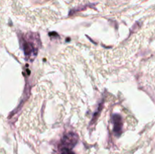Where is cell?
Segmentation results:
<instances>
[{
	"label": "cell",
	"instance_id": "cell-1",
	"mask_svg": "<svg viewBox=\"0 0 155 154\" xmlns=\"http://www.w3.org/2000/svg\"><path fill=\"white\" fill-rule=\"evenodd\" d=\"M20 44L24 51L26 60L33 61L38 54L40 39L38 33H28L20 38Z\"/></svg>",
	"mask_w": 155,
	"mask_h": 154
},
{
	"label": "cell",
	"instance_id": "cell-4",
	"mask_svg": "<svg viewBox=\"0 0 155 154\" xmlns=\"http://www.w3.org/2000/svg\"><path fill=\"white\" fill-rule=\"evenodd\" d=\"M61 154H75L72 152V150L68 148L61 147Z\"/></svg>",
	"mask_w": 155,
	"mask_h": 154
},
{
	"label": "cell",
	"instance_id": "cell-3",
	"mask_svg": "<svg viewBox=\"0 0 155 154\" xmlns=\"http://www.w3.org/2000/svg\"><path fill=\"white\" fill-rule=\"evenodd\" d=\"M112 119H113L114 122V133L117 137H119L122 133V118L119 114H114L112 116Z\"/></svg>",
	"mask_w": 155,
	"mask_h": 154
},
{
	"label": "cell",
	"instance_id": "cell-2",
	"mask_svg": "<svg viewBox=\"0 0 155 154\" xmlns=\"http://www.w3.org/2000/svg\"><path fill=\"white\" fill-rule=\"evenodd\" d=\"M77 142H78V136H77V134L76 133H66L64 135L63 138L61 140V147H64L71 149L73 147H74L76 146Z\"/></svg>",
	"mask_w": 155,
	"mask_h": 154
}]
</instances>
